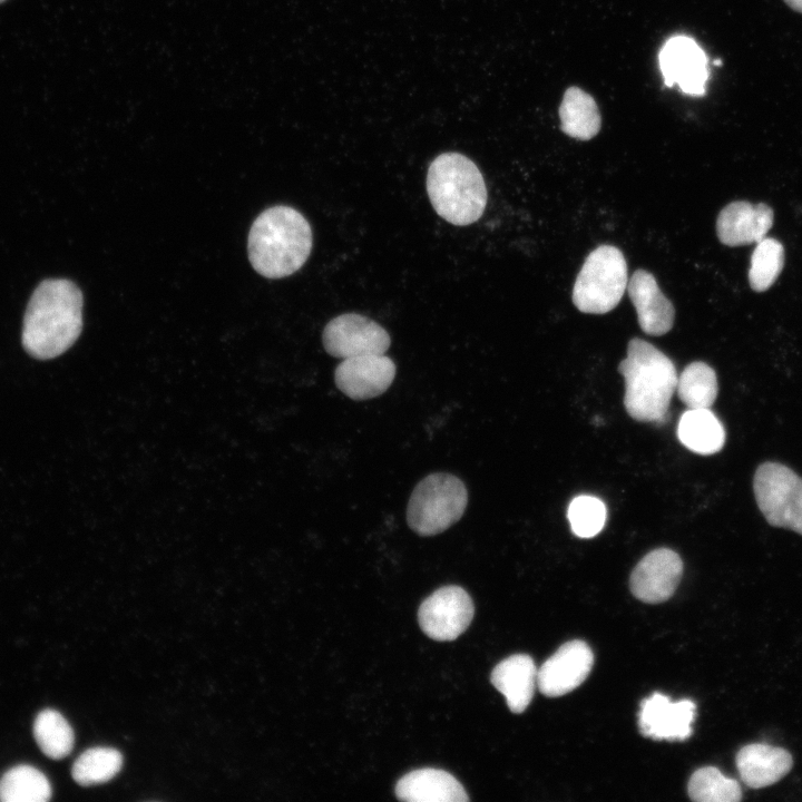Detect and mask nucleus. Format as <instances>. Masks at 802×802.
I'll list each match as a JSON object with an SVG mask.
<instances>
[{
    "label": "nucleus",
    "mask_w": 802,
    "mask_h": 802,
    "mask_svg": "<svg viewBox=\"0 0 802 802\" xmlns=\"http://www.w3.org/2000/svg\"><path fill=\"white\" fill-rule=\"evenodd\" d=\"M82 302L81 291L69 280L41 282L29 301L23 319L25 350L40 360L66 352L81 333Z\"/></svg>",
    "instance_id": "obj_1"
},
{
    "label": "nucleus",
    "mask_w": 802,
    "mask_h": 802,
    "mask_svg": "<svg viewBox=\"0 0 802 802\" xmlns=\"http://www.w3.org/2000/svg\"><path fill=\"white\" fill-rule=\"evenodd\" d=\"M312 228L295 208L275 205L263 211L248 233V258L267 278H282L299 271L311 254Z\"/></svg>",
    "instance_id": "obj_2"
},
{
    "label": "nucleus",
    "mask_w": 802,
    "mask_h": 802,
    "mask_svg": "<svg viewBox=\"0 0 802 802\" xmlns=\"http://www.w3.org/2000/svg\"><path fill=\"white\" fill-rule=\"evenodd\" d=\"M618 371L625 381L627 413L640 422H664L678 378L672 360L647 341L634 338Z\"/></svg>",
    "instance_id": "obj_3"
},
{
    "label": "nucleus",
    "mask_w": 802,
    "mask_h": 802,
    "mask_svg": "<svg viewBox=\"0 0 802 802\" xmlns=\"http://www.w3.org/2000/svg\"><path fill=\"white\" fill-rule=\"evenodd\" d=\"M427 193L437 214L466 226L478 221L487 205V187L477 165L460 153H443L428 168Z\"/></svg>",
    "instance_id": "obj_4"
},
{
    "label": "nucleus",
    "mask_w": 802,
    "mask_h": 802,
    "mask_svg": "<svg viewBox=\"0 0 802 802\" xmlns=\"http://www.w3.org/2000/svg\"><path fill=\"white\" fill-rule=\"evenodd\" d=\"M468 491L458 477L436 472L414 487L407 508V522L420 536H433L447 530L463 515Z\"/></svg>",
    "instance_id": "obj_5"
},
{
    "label": "nucleus",
    "mask_w": 802,
    "mask_h": 802,
    "mask_svg": "<svg viewBox=\"0 0 802 802\" xmlns=\"http://www.w3.org/2000/svg\"><path fill=\"white\" fill-rule=\"evenodd\" d=\"M624 254L613 245H600L586 257L573 287V303L583 313L605 314L614 310L627 288Z\"/></svg>",
    "instance_id": "obj_6"
},
{
    "label": "nucleus",
    "mask_w": 802,
    "mask_h": 802,
    "mask_svg": "<svg viewBox=\"0 0 802 802\" xmlns=\"http://www.w3.org/2000/svg\"><path fill=\"white\" fill-rule=\"evenodd\" d=\"M759 509L773 527L802 535V479L779 462L762 463L754 475Z\"/></svg>",
    "instance_id": "obj_7"
},
{
    "label": "nucleus",
    "mask_w": 802,
    "mask_h": 802,
    "mask_svg": "<svg viewBox=\"0 0 802 802\" xmlns=\"http://www.w3.org/2000/svg\"><path fill=\"white\" fill-rule=\"evenodd\" d=\"M325 351L340 359L363 354H384L391 344L389 333L375 321L358 314H341L322 333Z\"/></svg>",
    "instance_id": "obj_8"
},
{
    "label": "nucleus",
    "mask_w": 802,
    "mask_h": 802,
    "mask_svg": "<svg viewBox=\"0 0 802 802\" xmlns=\"http://www.w3.org/2000/svg\"><path fill=\"white\" fill-rule=\"evenodd\" d=\"M475 607L469 594L459 586H444L427 597L418 612L423 633L436 640H453L473 618Z\"/></svg>",
    "instance_id": "obj_9"
},
{
    "label": "nucleus",
    "mask_w": 802,
    "mask_h": 802,
    "mask_svg": "<svg viewBox=\"0 0 802 802\" xmlns=\"http://www.w3.org/2000/svg\"><path fill=\"white\" fill-rule=\"evenodd\" d=\"M394 362L384 354H363L343 359L335 368L338 389L353 400L379 397L392 384Z\"/></svg>",
    "instance_id": "obj_10"
},
{
    "label": "nucleus",
    "mask_w": 802,
    "mask_h": 802,
    "mask_svg": "<svg viewBox=\"0 0 802 802\" xmlns=\"http://www.w3.org/2000/svg\"><path fill=\"white\" fill-rule=\"evenodd\" d=\"M593 664L594 654L585 642H567L540 666L537 686L546 696L565 695L587 678Z\"/></svg>",
    "instance_id": "obj_11"
},
{
    "label": "nucleus",
    "mask_w": 802,
    "mask_h": 802,
    "mask_svg": "<svg viewBox=\"0 0 802 802\" xmlns=\"http://www.w3.org/2000/svg\"><path fill=\"white\" fill-rule=\"evenodd\" d=\"M682 574L679 555L668 548H657L644 556L633 569L630 591L644 603H662L674 594Z\"/></svg>",
    "instance_id": "obj_12"
},
{
    "label": "nucleus",
    "mask_w": 802,
    "mask_h": 802,
    "mask_svg": "<svg viewBox=\"0 0 802 802\" xmlns=\"http://www.w3.org/2000/svg\"><path fill=\"white\" fill-rule=\"evenodd\" d=\"M696 705L691 700L673 702L662 693H654L640 703V733L654 740L683 741L692 735Z\"/></svg>",
    "instance_id": "obj_13"
},
{
    "label": "nucleus",
    "mask_w": 802,
    "mask_h": 802,
    "mask_svg": "<svg viewBox=\"0 0 802 802\" xmlns=\"http://www.w3.org/2000/svg\"><path fill=\"white\" fill-rule=\"evenodd\" d=\"M706 57L700 46L691 38L679 36L671 38L659 53V67L667 86L677 84L689 95H702L708 71Z\"/></svg>",
    "instance_id": "obj_14"
},
{
    "label": "nucleus",
    "mask_w": 802,
    "mask_h": 802,
    "mask_svg": "<svg viewBox=\"0 0 802 802\" xmlns=\"http://www.w3.org/2000/svg\"><path fill=\"white\" fill-rule=\"evenodd\" d=\"M773 218V209L766 204L732 202L717 216V237L722 244L732 247L759 243L766 237Z\"/></svg>",
    "instance_id": "obj_15"
},
{
    "label": "nucleus",
    "mask_w": 802,
    "mask_h": 802,
    "mask_svg": "<svg viewBox=\"0 0 802 802\" xmlns=\"http://www.w3.org/2000/svg\"><path fill=\"white\" fill-rule=\"evenodd\" d=\"M627 291L637 312L638 324L646 334L659 336L671 331L675 309L659 290L653 274L636 270L627 283Z\"/></svg>",
    "instance_id": "obj_16"
},
{
    "label": "nucleus",
    "mask_w": 802,
    "mask_h": 802,
    "mask_svg": "<svg viewBox=\"0 0 802 802\" xmlns=\"http://www.w3.org/2000/svg\"><path fill=\"white\" fill-rule=\"evenodd\" d=\"M735 762L742 781L752 789L776 783L793 765L792 755L786 750L762 743L740 749Z\"/></svg>",
    "instance_id": "obj_17"
},
{
    "label": "nucleus",
    "mask_w": 802,
    "mask_h": 802,
    "mask_svg": "<svg viewBox=\"0 0 802 802\" xmlns=\"http://www.w3.org/2000/svg\"><path fill=\"white\" fill-rule=\"evenodd\" d=\"M395 795L408 802H464L469 798L460 782L439 769H419L403 775L395 785Z\"/></svg>",
    "instance_id": "obj_18"
},
{
    "label": "nucleus",
    "mask_w": 802,
    "mask_h": 802,
    "mask_svg": "<svg viewBox=\"0 0 802 802\" xmlns=\"http://www.w3.org/2000/svg\"><path fill=\"white\" fill-rule=\"evenodd\" d=\"M537 672L532 658L526 654L511 655L492 669L490 681L505 696L512 713L524 712L531 702L537 686Z\"/></svg>",
    "instance_id": "obj_19"
},
{
    "label": "nucleus",
    "mask_w": 802,
    "mask_h": 802,
    "mask_svg": "<svg viewBox=\"0 0 802 802\" xmlns=\"http://www.w3.org/2000/svg\"><path fill=\"white\" fill-rule=\"evenodd\" d=\"M677 437L691 451L713 454L723 448L725 431L710 409H688L679 419Z\"/></svg>",
    "instance_id": "obj_20"
},
{
    "label": "nucleus",
    "mask_w": 802,
    "mask_h": 802,
    "mask_svg": "<svg viewBox=\"0 0 802 802\" xmlns=\"http://www.w3.org/2000/svg\"><path fill=\"white\" fill-rule=\"evenodd\" d=\"M561 130L569 137L589 140L602 126V118L594 98L578 87L566 90L559 107Z\"/></svg>",
    "instance_id": "obj_21"
},
{
    "label": "nucleus",
    "mask_w": 802,
    "mask_h": 802,
    "mask_svg": "<svg viewBox=\"0 0 802 802\" xmlns=\"http://www.w3.org/2000/svg\"><path fill=\"white\" fill-rule=\"evenodd\" d=\"M51 798L47 776L31 765H17L0 779L1 802H46Z\"/></svg>",
    "instance_id": "obj_22"
},
{
    "label": "nucleus",
    "mask_w": 802,
    "mask_h": 802,
    "mask_svg": "<svg viewBox=\"0 0 802 802\" xmlns=\"http://www.w3.org/2000/svg\"><path fill=\"white\" fill-rule=\"evenodd\" d=\"M717 391L716 374L704 362L689 363L677 378L676 392L688 409H710Z\"/></svg>",
    "instance_id": "obj_23"
},
{
    "label": "nucleus",
    "mask_w": 802,
    "mask_h": 802,
    "mask_svg": "<svg viewBox=\"0 0 802 802\" xmlns=\"http://www.w3.org/2000/svg\"><path fill=\"white\" fill-rule=\"evenodd\" d=\"M33 735L43 754L59 760L67 756L75 742V735L68 721L56 710L41 711L33 723Z\"/></svg>",
    "instance_id": "obj_24"
},
{
    "label": "nucleus",
    "mask_w": 802,
    "mask_h": 802,
    "mask_svg": "<svg viewBox=\"0 0 802 802\" xmlns=\"http://www.w3.org/2000/svg\"><path fill=\"white\" fill-rule=\"evenodd\" d=\"M123 766L121 753L113 747H92L75 761L71 775L81 785L101 784L111 780Z\"/></svg>",
    "instance_id": "obj_25"
},
{
    "label": "nucleus",
    "mask_w": 802,
    "mask_h": 802,
    "mask_svg": "<svg viewBox=\"0 0 802 802\" xmlns=\"http://www.w3.org/2000/svg\"><path fill=\"white\" fill-rule=\"evenodd\" d=\"M687 791L696 802H737L742 799L739 782L724 776L714 766L696 770L688 781Z\"/></svg>",
    "instance_id": "obj_26"
},
{
    "label": "nucleus",
    "mask_w": 802,
    "mask_h": 802,
    "mask_svg": "<svg viewBox=\"0 0 802 802\" xmlns=\"http://www.w3.org/2000/svg\"><path fill=\"white\" fill-rule=\"evenodd\" d=\"M784 265V247L774 239L765 237L754 248L750 270L749 283L753 291L764 292L776 281Z\"/></svg>",
    "instance_id": "obj_27"
},
{
    "label": "nucleus",
    "mask_w": 802,
    "mask_h": 802,
    "mask_svg": "<svg viewBox=\"0 0 802 802\" xmlns=\"http://www.w3.org/2000/svg\"><path fill=\"white\" fill-rule=\"evenodd\" d=\"M606 514V506L600 499L581 495L571 500L567 516L576 536L591 538L603 529Z\"/></svg>",
    "instance_id": "obj_28"
},
{
    "label": "nucleus",
    "mask_w": 802,
    "mask_h": 802,
    "mask_svg": "<svg viewBox=\"0 0 802 802\" xmlns=\"http://www.w3.org/2000/svg\"><path fill=\"white\" fill-rule=\"evenodd\" d=\"M793 11L802 13V0H783Z\"/></svg>",
    "instance_id": "obj_29"
},
{
    "label": "nucleus",
    "mask_w": 802,
    "mask_h": 802,
    "mask_svg": "<svg viewBox=\"0 0 802 802\" xmlns=\"http://www.w3.org/2000/svg\"><path fill=\"white\" fill-rule=\"evenodd\" d=\"M6 0H0V3L4 2Z\"/></svg>",
    "instance_id": "obj_30"
}]
</instances>
